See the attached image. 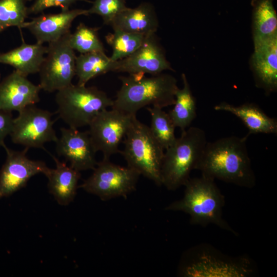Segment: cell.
Masks as SVG:
<instances>
[{
    "label": "cell",
    "instance_id": "cell-1",
    "mask_svg": "<svg viewBox=\"0 0 277 277\" xmlns=\"http://www.w3.org/2000/svg\"><path fill=\"white\" fill-rule=\"evenodd\" d=\"M245 136H231L207 142L196 169L201 175L248 188L256 179Z\"/></svg>",
    "mask_w": 277,
    "mask_h": 277
},
{
    "label": "cell",
    "instance_id": "cell-2",
    "mask_svg": "<svg viewBox=\"0 0 277 277\" xmlns=\"http://www.w3.org/2000/svg\"><path fill=\"white\" fill-rule=\"evenodd\" d=\"M119 78L121 87L111 108L136 115L138 110L147 106L163 108L175 103L179 88L176 79L169 74L161 73L149 77L143 74H129Z\"/></svg>",
    "mask_w": 277,
    "mask_h": 277
},
{
    "label": "cell",
    "instance_id": "cell-3",
    "mask_svg": "<svg viewBox=\"0 0 277 277\" xmlns=\"http://www.w3.org/2000/svg\"><path fill=\"white\" fill-rule=\"evenodd\" d=\"M184 186L183 197L170 204L165 210L182 211L189 214L193 225L206 227L214 224L235 235H238L223 217L225 197L214 180L201 175L190 178Z\"/></svg>",
    "mask_w": 277,
    "mask_h": 277
},
{
    "label": "cell",
    "instance_id": "cell-4",
    "mask_svg": "<svg viewBox=\"0 0 277 277\" xmlns=\"http://www.w3.org/2000/svg\"><path fill=\"white\" fill-rule=\"evenodd\" d=\"M207 143L205 131L190 127L182 132L180 137L165 149L161 167L162 185L175 190L190 178L196 169Z\"/></svg>",
    "mask_w": 277,
    "mask_h": 277
},
{
    "label": "cell",
    "instance_id": "cell-5",
    "mask_svg": "<svg viewBox=\"0 0 277 277\" xmlns=\"http://www.w3.org/2000/svg\"><path fill=\"white\" fill-rule=\"evenodd\" d=\"M179 272L187 277H249L256 270L247 256H231L209 244H201L188 251Z\"/></svg>",
    "mask_w": 277,
    "mask_h": 277
},
{
    "label": "cell",
    "instance_id": "cell-6",
    "mask_svg": "<svg viewBox=\"0 0 277 277\" xmlns=\"http://www.w3.org/2000/svg\"><path fill=\"white\" fill-rule=\"evenodd\" d=\"M124 148L120 152L127 166L161 186V167L164 149L152 135L149 127L133 118L124 136Z\"/></svg>",
    "mask_w": 277,
    "mask_h": 277
},
{
    "label": "cell",
    "instance_id": "cell-7",
    "mask_svg": "<svg viewBox=\"0 0 277 277\" xmlns=\"http://www.w3.org/2000/svg\"><path fill=\"white\" fill-rule=\"evenodd\" d=\"M113 101L95 87L77 84L57 91L55 95L60 117L74 129L89 126L101 111L111 107Z\"/></svg>",
    "mask_w": 277,
    "mask_h": 277
},
{
    "label": "cell",
    "instance_id": "cell-8",
    "mask_svg": "<svg viewBox=\"0 0 277 277\" xmlns=\"http://www.w3.org/2000/svg\"><path fill=\"white\" fill-rule=\"evenodd\" d=\"M140 175L127 166H121L109 160L103 159L97 163L92 174L78 187L103 200L126 197L136 189Z\"/></svg>",
    "mask_w": 277,
    "mask_h": 277
},
{
    "label": "cell",
    "instance_id": "cell-9",
    "mask_svg": "<svg viewBox=\"0 0 277 277\" xmlns=\"http://www.w3.org/2000/svg\"><path fill=\"white\" fill-rule=\"evenodd\" d=\"M68 32L48 43L47 51L38 73L39 86L48 92L57 91L70 85L75 75L74 50L69 44Z\"/></svg>",
    "mask_w": 277,
    "mask_h": 277
},
{
    "label": "cell",
    "instance_id": "cell-10",
    "mask_svg": "<svg viewBox=\"0 0 277 277\" xmlns=\"http://www.w3.org/2000/svg\"><path fill=\"white\" fill-rule=\"evenodd\" d=\"M53 113L29 106L18 112L13 119L10 136L13 143L25 148H44L45 143L56 142L58 139L53 128Z\"/></svg>",
    "mask_w": 277,
    "mask_h": 277
},
{
    "label": "cell",
    "instance_id": "cell-11",
    "mask_svg": "<svg viewBox=\"0 0 277 277\" xmlns=\"http://www.w3.org/2000/svg\"><path fill=\"white\" fill-rule=\"evenodd\" d=\"M135 116L106 109L92 120L88 131L96 151L103 153V159L109 160L120 152L119 145Z\"/></svg>",
    "mask_w": 277,
    "mask_h": 277
},
{
    "label": "cell",
    "instance_id": "cell-12",
    "mask_svg": "<svg viewBox=\"0 0 277 277\" xmlns=\"http://www.w3.org/2000/svg\"><path fill=\"white\" fill-rule=\"evenodd\" d=\"M6 159L0 171V199L8 196L24 187L29 179L38 173L45 175L48 168L45 162L28 158L29 148L14 150L3 146Z\"/></svg>",
    "mask_w": 277,
    "mask_h": 277
},
{
    "label": "cell",
    "instance_id": "cell-13",
    "mask_svg": "<svg viewBox=\"0 0 277 277\" xmlns=\"http://www.w3.org/2000/svg\"><path fill=\"white\" fill-rule=\"evenodd\" d=\"M165 70H173L155 33H153L147 35L131 55L115 62L113 72L156 75Z\"/></svg>",
    "mask_w": 277,
    "mask_h": 277
},
{
    "label": "cell",
    "instance_id": "cell-14",
    "mask_svg": "<svg viewBox=\"0 0 277 277\" xmlns=\"http://www.w3.org/2000/svg\"><path fill=\"white\" fill-rule=\"evenodd\" d=\"M61 136L55 142V150L60 156L70 163L78 171L93 170L97 163L96 152L88 131L61 128Z\"/></svg>",
    "mask_w": 277,
    "mask_h": 277
},
{
    "label": "cell",
    "instance_id": "cell-15",
    "mask_svg": "<svg viewBox=\"0 0 277 277\" xmlns=\"http://www.w3.org/2000/svg\"><path fill=\"white\" fill-rule=\"evenodd\" d=\"M39 85H36L14 70L0 81V109L18 112L39 101Z\"/></svg>",
    "mask_w": 277,
    "mask_h": 277
},
{
    "label": "cell",
    "instance_id": "cell-16",
    "mask_svg": "<svg viewBox=\"0 0 277 277\" xmlns=\"http://www.w3.org/2000/svg\"><path fill=\"white\" fill-rule=\"evenodd\" d=\"M88 15L87 10L75 9L55 14H43L25 22L22 28L28 29L36 43L43 44L55 41L68 32L73 21L78 16Z\"/></svg>",
    "mask_w": 277,
    "mask_h": 277
},
{
    "label": "cell",
    "instance_id": "cell-17",
    "mask_svg": "<svg viewBox=\"0 0 277 277\" xmlns=\"http://www.w3.org/2000/svg\"><path fill=\"white\" fill-rule=\"evenodd\" d=\"M250 67L256 86L267 94L277 89V36L254 46Z\"/></svg>",
    "mask_w": 277,
    "mask_h": 277
},
{
    "label": "cell",
    "instance_id": "cell-18",
    "mask_svg": "<svg viewBox=\"0 0 277 277\" xmlns=\"http://www.w3.org/2000/svg\"><path fill=\"white\" fill-rule=\"evenodd\" d=\"M113 30L147 35L155 33L159 20L153 6L142 3L134 8L127 7L111 23Z\"/></svg>",
    "mask_w": 277,
    "mask_h": 277
},
{
    "label": "cell",
    "instance_id": "cell-19",
    "mask_svg": "<svg viewBox=\"0 0 277 277\" xmlns=\"http://www.w3.org/2000/svg\"><path fill=\"white\" fill-rule=\"evenodd\" d=\"M50 154L55 163L56 167L49 169L45 175L48 180V187L57 202L66 206L75 197L81 177L80 171Z\"/></svg>",
    "mask_w": 277,
    "mask_h": 277
},
{
    "label": "cell",
    "instance_id": "cell-20",
    "mask_svg": "<svg viewBox=\"0 0 277 277\" xmlns=\"http://www.w3.org/2000/svg\"><path fill=\"white\" fill-rule=\"evenodd\" d=\"M216 111H224L231 113L239 118L248 129L245 136L248 138L252 134L277 133V120L268 116L264 111L254 103H245L235 106L226 102L216 105Z\"/></svg>",
    "mask_w": 277,
    "mask_h": 277
},
{
    "label": "cell",
    "instance_id": "cell-21",
    "mask_svg": "<svg viewBox=\"0 0 277 277\" xmlns=\"http://www.w3.org/2000/svg\"><path fill=\"white\" fill-rule=\"evenodd\" d=\"M47 51V46L36 43L22 44L8 52L0 54V63L9 65L23 75L38 73Z\"/></svg>",
    "mask_w": 277,
    "mask_h": 277
},
{
    "label": "cell",
    "instance_id": "cell-22",
    "mask_svg": "<svg viewBox=\"0 0 277 277\" xmlns=\"http://www.w3.org/2000/svg\"><path fill=\"white\" fill-rule=\"evenodd\" d=\"M254 46L277 36V15L273 0H251Z\"/></svg>",
    "mask_w": 277,
    "mask_h": 277
},
{
    "label": "cell",
    "instance_id": "cell-23",
    "mask_svg": "<svg viewBox=\"0 0 277 277\" xmlns=\"http://www.w3.org/2000/svg\"><path fill=\"white\" fill-rule=\"evenodd\" d=\"M115 62L104 51L80 54L76 56L75 75L77 84L86 85L90 80L110 71H114Z\"/></svg>",
    "mask_w": 277,
    "mask_h": 277
},
{
    "label": "cell",
    "instance_id": "cell-24",
    "mask_svg": "<svg viewBox=\"0 0 277 277\" xmlns=\"http://www.w3.org/2000/svg\"><path fill=\"white\" fill-rule=\"evenodd\" d=\"M183 86L175 95L173 108L168 113L175 127L182 132L189 127L196 116V101L185 73H182Z\"/></svg>",
    "mask_w": 277,
    "mask_h": 277
},
{
    "label": "cell",
    "instance_id": "cell-25",
    "mask_svg": "<svg viewBox=\"0 0 277 277\" xmlns=\"http://www.w3.org/2000/svg\"><path fill=\"white\" fill-rule=\"evenodd\" d=\"M146 36L113 30V33L108 34L105 37L107 43L112 49L110 59L116 62L128 57L140 47Z\"/></svg>",
    "mask_w": 277,
    "mask_h": 277
},
{
    "label": "cell",
    "instance_id": "cell-26",
    "mask_svg": "<svg viewBox=\"0 0 277 277\" xmlns=\"http://www.w3.org/2000/svg\"><path fill=\"white\" fill-rule=\"evenodd\" d=\"M151 122L149 126L151 132L161 146L166 149L176 140L174 130L176 128L169 114L157 106L147 107Z\"/></svg>",
    "mask_w": 277,
    "mask_h": 277
},
{
    "label": "cell",
    "instance_id": "cell-27",
    "mask_svg": "<svg viewBox=\"0 0 277 277\" xmlns=\"http://www.w3.org/2000/svg\"><path fill=\"white\" fill-rule=\"evenodd\" d=\"M97 29L90 27L81 23L75 31L70 33L69 44L71 48L81 54L95 51H104Z\"/></svg>",
    "mask_w": 277,
    "mask_h": 277
},
{
    "label": "cell",
    "instance_id": "cell-28",
    "mask_svg": "<svg viewBox=\"0 0 277 277\" xmlns=\"http://www.w3.org/2000/svg\"><path fill=\"white\" fill-rule=\"evenodd\" d=\"M27 0H0V30L10 27L22 28L28 14Z\"/></svg>",
    "mask_w": 277,
    "mask_h": 277
},
{
    "label": "cell",
    "instance_id": "cell-29",
    "mask_svg": "<svg viewBox=\"0 0 277 277\" xmlns=\"http://www.w3.org/2000/svg\"><path fill=\"white\" fill-rule=\"evenodd\" d=\"M127 0H94L87 10L88 15L95 14L101 16L104 23L110 25L113 20L126 8Z\"/></svg>",
    "mask_w": 277,
    "mask_h": 277
},
{
    "label": "cell",
    "instance_id": "cell-30",
    "mask_svg": "<svg viewBox=\"0 0 277 277\" xmlns=\"http://www.w3.org/2000/svg\"><path fill=\"white\" fill-rule=\"evenodd\" d=\"M81 0H35L28 8V14H38L50 7H60L62 11L69 9L74 3Z\"/></svg>",
    "mask_w": 277,
    "mask_h": 277
},
{
    "label": "cell",
    "instance_id": "cell-31",
    "mask_svg": "<svg viewBox=\"0 0 277 277\" xmlns=\"http://www.w3.org/2000/svg\"><path fill=\"white\" fill-rule=\"evenodd\" d=\"M13 119L11 112L0 109V147H3L5 139L11 133Z\"/></svg>",
    "mask_w": 277,
    "mask_h": 277
},
{
    "label": "cell",
    "instance_id": "cell-32",
    "mask_svg": "<svg viewBox=\"0 0 277 277\" xmlns=\"http://www.w3.org/2000/svg\"><path fill=\"white\" fill-rule=\"evenodd\" d=\"M0 32H1V30H0Z\"/></svg>",
    "mask_w": 277,
    "mask_h": 277
},
{
    "label": "cell",
    "instance_id": "cell-33",
    "mask_svg": "<svg viewBox=\"0 0 277 277\" xmlns=\"http://www.w3.org/2000/svg\"><path fill=\"white\" fill-rule=\"evenodd\" d=\"M0 78H1V75H0Z\"/></svg>",
    "mask_w": 277,
    "mask_h": 277
}]
</instances>
